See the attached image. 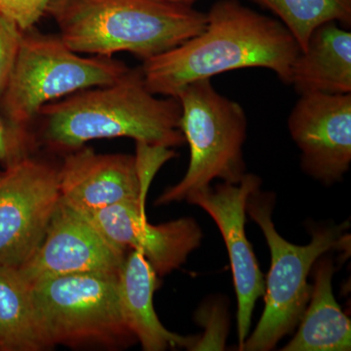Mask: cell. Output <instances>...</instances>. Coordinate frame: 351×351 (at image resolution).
Wrapping results in <instances>:
<instances>
[{
  "label": "cell",
  "instance_id": "2",
  "mask_svg": "<svg viewBox=\"0 0 351 351\" xmlns=\"http://www.w3.org/2000/svg\"><path fill=\"white\" fill-rule=\"evenodd\" d=\"M177 98H158L145 85L141 68L119 80L51 101L39 110L41 138L55 151L71 152L98 138H131L138 144L184 145Z\"/></svg>",
  "mask_w": 351,
  "mask_h": 351
},
{
  "label": "cell",
  "instance_id": "1",
  "mask_svg": "<svg viewBox=\"0 0 351 351\" xmlns=\"http://www.w3.org/2000/svg\"><path fill=\"white\" fill-rule=\"evenodd\" d=\"M206 17L199 34L143 61L141 71L152 93L176 98L191 83L247 68L270 69L289 84L291 66L301 49L280 21L239 0H219Z\"/></svg>",
  "mask_w": 351,
  "mask_h": 351
},
{
  "label": "cell",
  "instance_id": "20",
  "mask_svg": "<svg viewBox=\"0 0 351 351\" xmlns=\"http://www.w3.org/2000/svg\"><path fill=\"white\" fill-rule=\"evenodd\" d=\"M23 34L17 25L0 15V100L12 75Z\"/></svg>",
  "mask_w": 351,
  "mask_h": 351
},
{
  "label": "cell",
  "instance_id": "21",
  "mask_svg": "<svg viewBox=\"0 0 351 351\" xmlns=\"http://www.w3.org/2000/svg\"><path fill=\"white\" fill-rule=\"evenodd\" d=\"M51 0H0V15L11 21L20 31L34 29L43 16Z\"/></svg>",
  "mask_w": 351,
  "mask_h": 351
},
{
  "label": "cell",
  "instance_id": "18",
  "mask_svg": "<svg viewBox=\"0 0 351 351\" xmlns=\"http://www.w3.org/2000/svg\"><path fill=\"white\" fill-rule=\"evenodd\" d=\"M271 11L304 50L316 27L329 22L351 25V0H253Z\"/></svg>",
  "mask_w": 351,
  "mask_h": 351
},
{
  "label": "cell",
  "instance_id": "13",
  "mask_svg": "<svg viewBox=\"0 0 351 351\" xmlns=\"http://www.w3.org/2000/svg\"><path fill=\"white\" fill-rule=\"evenodd\" d=\"M84 215L115 248L123 253L140 252L157 276L179 269L202 240L200 226L191 218L152 225L141 201H126Z\"/></svg>",
  "mask_w": 351,
  "mask_h": 351
},
{
  "label": "cell",
  "instance_id": "22",
  "mask_svg": "<svg viewBox=\"0 0 351 351\" xmlns=\"http://www.w3.org/2000/svg\"><path fill=\"white\" fill-rule=\"evenodd\" d=\"M34 147V137L29 132L14 128L0 117V163L10 165L29 156Z\"/></svg>",
  "mask_w": 351,
  "mask_h": 351
},
{
  "label": "cell",
  "instance_id": "3",
  "mask_svg": "<svg viewBox=\"0 0 351 351\" xmlns=\"http://www.w3.org/2000/svg\"><path fill=\"white\" fill-rule=\"evenodd\" d=\"M46 15L78 54L112 58L128 52L143 61L204 29L206 13L160 0H51Z\"/></svg>",
  "mask_w": 351,
  "mask_h": 351
},
{
  "label": "cell",
  "instance_id": "11",
  "mask_svg": "<svg viewBox=\"0 0 351 351\" xmlns=\"http://www.w3.org/2000/svg\"><path fill=\"white\" fill-rule=\"evenodd\" d=\"M300 96L288 127L302 170L324 184L341 181L351 162V93Z\"/></svg>",
  "mask_w": 351,
  "mask_h": 351
},
{
  "label": "cell",
  "instance_id": "19",
  "mask_svg": "<svg viewBox=\"0 0 351 351\" xmlns=\"http://www.w3.org/2000/svg\"><path fill=\"white\" fill-rule=\"evenodd\" d=\"M198 324L204 327L205 332L198 337L191 350H223L228 334V316L223 302H206L196 313Z\"/></svg>",
  "mask_w": 351,
  "mask_h": 351
},
{
  "label": "cell",
  "instance_id": "15",
  "mask_svg": "<svg viewBox=\"0 0 351 351\" xmlns=\"http://www.w3.org/2000/svg\"><path fill=\"white\" fill-rule=\"evenodd\" d=\"M339 25L316 27L293 62L289 84L300 95L351 93V32Z\"/></svg>",
  "mask_w": 351,
  "mask_h": 351
},
{
  "label": "cell",
  "instance_id": "16",
  "mask_svg": "<svg viewBox=\"0 0 351 351\" xmlns=\"http://www.w3.org/2000/svg\"><path fill=\"white\" fill-rule=\"evenodd\" d=\"M311 299L294 338L283 351H350L351 322L332 293L334 262L321 256L313 265Z\"/></svg>",
  "mask_w": 351,
  "mask_h": 351
},
{
  "label": "cell",
  "instance_id": "10",
  "mask_svg": "<svg viewBox=\"0 0 351 351\" xmlns=\"http://www.w3.org/2000/svg\"><path fill=\"white\" fill-rule=\"evenodd\" d=\"M261 186L257 175L245 174L237 184L209 186L186 199L206 211L223 235L237 293L239 348L249 336L256 302L265 292V280L245 230L247 200Z\"/></svg>",
  "mask_w": 351,
  "mask_h": 351
},
{
  "label": "cell",
  "instance_id": "4",
  "mask_svg": "<svg viewBox=\"0 0 351 351\" xmlns=\"http://www.w3.org/2000/svg\"><path fill=\"white\" fill-rule=\"evenodd\" d=\"M276 197L261 188L247 200L246 211L265 235L271 256L265 281V311L257 327L239 346L240 351H269L301 321L311 299L313 285L307 282L316 261L335 249L343 248L350 223L314 228L311 243L295 245L277 232L272 221Z\"/></svg>",
  "mask_w": 351,
  "mask_h": 351
},
{
  "label": "cell",
  "instance_id": "9",
  "mask_svg": "<svg viewBox=\"0 0 351 351\" xmlns=\"http://www.w3.org/2000/svg\"><path fill=\"white\" fill-rule=\"evenodd\" d=\"M60 199L59 168L47 162L25 156L0 172V267L36 253Z\"/></svg>",
  "mask_w": 351,
  "mask_h": 351
},
{
  "label": "cell",
  "instance_id": "6",
  "mask_svg": "<svg viewBox=\"0 0 351 351\" xmlns=\"http://www.w3.org/2000/svg\"><path fill=\"white\" fill-rule=\"evenodd\" d=\"M128 66L108 57H82L60 36L24 32L20 50L0 105L7 122L29 132L46 104L119 80Z\"/></svg>",
  "mask_w": 351,
  "mask_h": 351
},
{
  "label": "cell",
  "instance_id": "8",
  "mask_svg": "<svg viewBox=\"0 0 351 351\" xmlns=\"http://www.w3.org/2000/svg\"><path fill=\"white\" fill-rule=\"evenodd\" d=\"M167 147L137 143V156L100 154L83 147L69 152L59 168L61 201L89 214L126 201L145 202L157 171L175 157Z\"/></svg>",
  "mask_w": 351,
  "mask_h": 351
},
{
  "label": "cell",
  "instance_id": "5",
  "mask_svg": "<svg viewBox=\"0 0 351 351\" xmlns=\"http://www.w3.org/2000/svg\"><path fill=\"white\" fill-rule=\"evenodd\" d=\"M176 98L182 110L180 129L191 157L186 175L157 198L158 206L186 201L193 193L209 188L214 180L237 184L246 174L243 108L219 94L211 80L186 85Z\"/></svg>",
  "mask_w": 351,
  "mask_h": 351
},
{
  "label": "cell",
  "instance_id": "23",
  "mask_svg": "<svg viewBox=\"0 0 351 351\" xmlns=\"http://www.w3.org/2000/svg\"><path fill=\"white\" fill-rule=\"evenodd\" d=\"M160 1L173 4H181V5L193 6V4L197 1V0H160Z\"/></svg>",
  "mask_w": 351,
  "mask_h": 351
},
{
  "label": "cell",
  "instance_id": "7",
  "mask_svg": "<svg viewBox=\"0 0 351 351\" xmlns=\"http://www.w3.org/2000/svg\"><path fill=\"white\" fill-rule=\"evenodd\" d=\"M41 327L52 348H126L135 337L120 307L119 274L85 272L31 283Z\"/></svg>",
  "mask_w": 351,
  "mask_h": 351
},
{
  "label": "cell",
  "instance_id": "12",
  "mask_svg": "<svg viewBox=\"0 0 351 351\" xmlns=\"http://www.w3.org/2000/svg\"><path fill=\"white\" fill-rule=\"evenodd\" d=\"M126 254L84 214L60 199L40 246L19 269L29 284L85 272L119 274Z\"/></svg>",
  "mask_w": 351,
  "mask_h": 351
},
{
  "label": "cell",
  "instance_id": "17",
  "mask_svg": "<svg viewBox=\"0 0 351 351\" xmlns=\"http://www.w3.org/2000/svg\"><path fill=\"white\" fill-rule=\"evenodd\" d=\"M51 348L36 313L31 284L17 267H0V351Z\"/></svg>",
  "mask_w": 351,
  "mask_h": 351
},
{
  "label": "cell",
  "instance_id": "14",
  "mask_svg": "<svg viewBox=\"0 0 351 351\" xmlns=\"http://www.w3.org/2000/svg\"><path fill=\"white\" fill-rule=\"evenodd\" d=\"M157 274L140 252L129 250L119 274V295L127 327L145 351L191 350L198 337L181 336L163 326L154 311Z\"/></svg>",
  "mask_w": 351,
  "mask_h": 351
}]
</instances>
